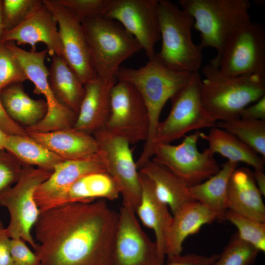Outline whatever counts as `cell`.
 <instances>
[{
    "label": "cell",
    "mask_w": 265,
    "mask_h": 265,
    "mask_svg": "<svg viewBox=\"0 0 265 265\" xmlns=\"http://www.w3.org/2000/svg\"><path fill=\"white\" fill-rule=\"evenodd\" d=\"M118 219L104 199L40 212L34 225L40 265H112Z\"/></svg>",
    "instance_id": "6da1fadb"
},
{
    "label": "cell",
    "mask_w": 265,
    "mask_h": 265,
    "mask_svg": "<svg viewBox=\"0 0 265 265\" xmlns=\"http://www.w3.org/2000/svg\"><path fill=\"white\" fill-rule=\"evenodd\" d=\"M192 73L168 68L159 61L156 54L148 58L146 64L139 68L120 66L117 71L116 79L129 82L136 88L148 111L149 135L136 162L138 168L153 157V139L163 106L168 100L188 83Z\"/></svg>",
    "instance_id": "7a4b0ae2"
},
{
    "label": "cell",
    "mask_w": 265,
    "mask_h": 265,
    "mask_svg": "<svg viewBox=\"0 0 265 265\" xmlns=\"http://www.w3.org/2000/svg\"><path fill=\"white\" fill-rule=\"evenodd\" d=\"M200 96L203 105L216 121L239 118L242 110L265 95V74L233 76L212 62L202 69Z\"/></svg>",
    "instance_id": "3957f363"
},
{
    "label": "cell",
    "mask_w": 265,
    "mask_h": 265,
    "mask_svg": "<svg viewBox=\"0 0 265 265\" xmlns=\"http://www.w3.org/2000/svg\"><path fill=\"white\" fill-rule=\"evenodd\" d=\"M158 15L162 41L160 50L156 53L158 59L174 71L198 72L203 49L192 40L193 17L168 0H159Z\"/></svg>",
    "instance_id": "277c9868"
},
{
    "label": "cell",
    "mask_w": 265,
    "mask_h": 265,
    "mask_svg": "<svg viewBox=\"0 0 265 265\" xmlns=\"http://www.w3.org/2000/svg\"><path fill=\"white\" fill-rule=\"evenodd\" d=\"M81 23L92 67L97 77L102 80L116 79L120 64L142 50L135 38L116 21L97 16Z\"/></svg>",
    "instance_id": "5b68a950"
},
{
    "label": "cell",
    "mask_w": 265,
    "mask_h": 265,
    "mask_svg": "<svg viewBox=\"0 0 265 265\" xmlns=\"http://www.w3.org/2000/svg\"><path fill=\"white\" fill-rule=\"evenodd\" d=\"M178 3L194 19V27L200 33L199 45L215 49L217 54L235 31L251 21L248 0H180Z\"/></svg>",
    "instance_id": "8992f818"
},
{
    "label": "cell",
    "mask_w": 265,
    "mask_h": 265,
    "mask_svg": "<svg viewBox=\"0 0 265 265\" xmlns=\"http://www.w3.org/2000/svg\"><path fill=\"white\" fill-rule=\"evenodd\" d=\"M52 173L40 168L23 165L16 183L0 193V205L7 209L10 216L8 225L6 227L8 236L10 238L23 239L35 250L38 243L31 231L40 211L34 199V193Z\"/></svg>",
    "instance_id": "52a82bcc"
},
{
    "label": "cell",
    "mask_w": 265,
    "mask_h": 265,
    "mask_svg": "<svg viewBox=\"0 0 265 265\" xmlns=\"http://www.w3.org/2000/svg\"><path fill=\"white\" fill-rule=\"evenodd\" d=\"M201 80L198 72L193 73L188 83L170 99L169 113L156 129L154 148L157 144H170L191 131L215 126L216 121L205 108L201 100Z\"/></svg>",
    "instance_id": "ba28073f"
},
{
    "label": "cell",
    "mask_w": 265,
    "mask_h": 265,
    "mask_svg": "<svg viewBox=\"0 0 265 265\" xmlns=\"http://www.w3.org/2000/svg\"><path fill=\"white\" fill-rule=\"evenodd\" d=\"M98 146V155L106 172L113 178L123 198V205L135 213L141 197V186L130 143L104 128L92 134Z\"/></svg>",
    "instance_id": "9c48e42d"
},
{
    "label": "cell",
    "mask_w": 265,
    "mask_h": 265,
    "mask_svg": "<svg viewBox=\"0 0 265 265\" xmlns=\"http://www.w3.org/2000/svg\"><path fill=\"white\" fill-rule=\"evenodd\" d=\"M212 62L223 73L233 76L265 74V28L250 21L227 40Z\"/></svg>",
    "instance_id": "30bf717a"
},
{
    "label": "cell",
    "mask_w": 265,
    "mask_h": 265,
    "mask_svg": "<svg viewBox=\"0 0 265 265\" xmlns=\"http://www.w3.org/2000/svg\"><path fill=\"white\" fill-rule=\"evenodd\" d=\"M200 133L197 131L185 136L177 145L156 144L151 159L168 168L189 186L202 183L217 173L220 168L214 155L207 148L202 152L198 150Z\"/></svg>",
    "instance_id": "8fae6325"
},
{
    "label": "cell",
    "mask_w": 265,
    "mask_h": 265,
    "mask_svg": "<svg viewBox=\"0 0 265 265\" xmlns=\"http://www.w3.org/2000/svg\"><path fill=\"white\" fill-rule=\"evenodd\" d=\"M104 129L130 144L147 140L149 132L147 108L138 91L130 83L117 80L112 87Z\"/></svg>",
    "instance_id": "7c38bea8"
},
{
    "label": "cell",
    "mask_w": 265,
    "mask_h": 265,
    "mask_svg": "<svg viewBox=\"0 0 265 265\" xmlns=\"http://www.w3.org/2000/svg\"><path fill=\"white\" fill-rule=\"evenodd\" d=\"M159 0H110L103 16L117 21L140 45L148 58L156 54L160 39L158 15Z\"/></svg>",
    "instance_id": "4fadbf2b"
},
{
    "label": "cell",
    "mask_w": 265,
    "mask_h": 265,
    "mask_svg": "<svg viewBox=\"0 0 265 265\" xmlns=\"http://www.w3.org/2000/svg\"><path fill=\"white\" fill-rule=\"evenodd\" d=\"M135 214L126 206L120 208L112 265H164L155 241L143 230Z\"/></svg>",
    "instance_id": "5bb4252c"
},
{
    "label": "cell",
    "mask_w": 265,
    "mask_h": 265,
    "mask_svg": "<svg viewBox=\"0 0 265 265\" xmlns=\"http://www.w3.org/2000/svg\"><path fill=\"white\" fill-rule=\"evenodd\" d=\"M41 1L52 12L56 21L63 58L85 85L97 76L91 64L81 22L57 0Z\"/></svg>",
    "instance_id": "9a60e30c"
},
{
    "label": "cell",
    "mask_w": 265,
    "mask_h": 265,
    "mask_svg": "<svg viewBox=\"0 0 265 265\" xmlns=\"http://www.w3.org/2000/svg\"><path fill=\"white\" fill-rule=\"evenodd\" d=\"M57 22L52 12L42 2L18 26L4 30L1 45L13 41L18 45H29L35 51V45L43 43L48 53L63 57V50L57 28Z\"/></svg>",
    "instance_id": "2e32d148"
},
{
    "label": "cell",
    "mask_w": 265,
    "mask_h": 265,
    "mask_svg": "<svg viewBox=\"0 0 265 265\" xmlns=\"http://www.w3.org/2000/svg\"><path fill=\"white\" fill-rule=\"evenodd\" d=\"M106 171L99 156L87 159L63 160L34 193L40 212L58 206L71 186L81 177L95 172Z\"/></svg>",
    "instance_id": "e0dca14e"
},
{
    "label": "cell",
    "mask_w": 265,
    "mask_h": 265,
    "mask_svg": "<svg viewBox=\"0 0 265 265\" xmlns=\"http://www.w3.org/2000/svg\"><path fill=\"white\" fill-rule=\"evenodd\" d=\"M26 132L30 137L64 160L87 159L98 156L93 135L74 127L49 132Z\"/></svg>",
    "instance_id": "ac0fdd59"
},
{
    "label": "cell",
    "mask_w": 265,
    "mask_h": 265,
    "mask_svg": "<svg viewBox=\"0 0 265 265\" xmlns=\"http://www.w3.org/2000/svg\"><path fill=\"white\" fill-rule=\"evenodd\" d=\"M216 220L219 221L216 214L195 200L173 213L166 238L167 258L181 254L183 242L188 236L198 233L203 225Z\"/></svg>",
    "instance_id": "d6986e66"
},
{
    "label": "cell",
    "mask_w": 265,
    "mask_h": 265,
    "mask_svg": "<svg viewBox=\"0 0 265 265\" xmlns=\"http://www.w3.org/2000/svg\"><path fill=\"white\" fill-rule=\"evenodd\" d=\"M116 81L96 77L84 85L85 93L74 128L92 134L105 128L109 113L111 91Z\"/></svg>",
    "instance_id": "ffe728a7"
},
{
    "label": "cell",
    "mask_w": 265,
    "mask_h": 265,
    "mask_svg": "<svg viewBox=\"0 0 265 265\" xmlns=\"http://www.w3.org/2000/svg\"><path fill=\"white\" fill-rule=\"evenodd\" d=\"M253 172L246 167L237 168L228 185L227 206L231 210L252 219L265 222V206Z\"/></svg>",
    "instance_id": "44dd1931"
},
{
    "label": "cell",
    "mask_w": 265,
    "mask_h": 265,
    "mask_svg": "<svg viewBox=\"0 0 265 265\" xmlns=\"http://www.w3.org/2000/svg\"><path fill=\"white\" fill-rule=\"evenodd\" d=\"M139 177L142 192L135 214L144 225L154 232L159 256L164 261L166 238L172 215L167 205L156 195L150 180L139 172Z\"/></svg>",
    "instance_id": "7402d4cb"
},
{
    "label": "cell",
    "mask_w": 265,
    "mask_h": 265,
    "mask_svg": "<svg viewBox=\"0 0 265 265\" xmlns=\"http://www.w3.org/2000/svg\"><path fill=\"white\" fill-rule=\"evenodd\" d=\"M138 171L150 180L156 195L170 208L172 214L194 200L188 192L189 186L165 166L151 159Z\"/></svg>",
    "instance_id": "603a6c76"
},
{
    "label": "cell",
    "mask_w": 265,
    "mask_h": 265,
    "mask_svg": "<svg viewBox=\"0 0 265 265\" xmlns=\"http://www.w3.org/2000/svg\"><path fill=\"white\" fill-rule=\"evenodd\" d=\"M0 99L10 117L21 126H26L25 129L38 123L47 112L46 101L31 98L22 83H12L3 88L0 92Z\"/></svg>",
    "instance_id": "cb8c5ba5"
},
{
    "label": "cell",
    "mask_w": 265,
    "mask_h": 265,
    "mask_svg": "<svg viewBox=\"0 0 265 265\" xmlns=\"http://www.w3.org/2000/svg\"><path fill=\"white\" fill-rule=\"evenodd\" d=\"M48 81L56 99L77 115L85 93L84 85L63 57L53 55Z\"/></svg>",
    "instance_id": "d4e9b609"
},
{
    "label": "cell",
    "mask_w": 265,
    "mask_h": 265,
    "mask_svg": "<svg viewBox=\"0 0 265 265\" xmlns=\"http://www.w3.org/2000/svg\"><path fill=\"white\" fill-rule=\"evenodd\" d=\"M238 165V163L228 160L215 174L201 183L188 187V192L192 199L214 212L219 221L225 220V213L228 210V185L232 173Z\"/></svg>",
    "instance_id": "484cf974"
},
{
    "label": "cell",
    "mask_w": 265,
    "mask_h": 265,
    "mask_svg": "<svg viewBox=\"0 0 265 265\" xmlns=\"http://www.w3.org/2000/svg\"><path fill=\"white\" fill-rule=\"evenodd\" d=\"M200 138L208 141L207 149L213 155L218 153L228 161L244 162L254 170H264L265 159L228 132L214 126L208 134L201 132Z\"/></svg>",
    "instance_id": "4316f807"
},
{
    "label": "cell",
    "mask_w": 265,
    "mask_h": 265,
    "mask_svg": "<svg viewBox=\"0 0 265 265\" xmlns=\"http://www.w3.org/2000/svg\"><path fill=\"white\" fill-rule=\"evenodd\" d=\"M120 194L117 184L107 172H95L76 181L58 206L70 203L91 202L97 199L113 201Z\"/></svg>",
    "instance_id": "83f0119b"
},
{
    "label": "cell",
    "mask_w": 265,
    "mask_h": 265,
    "mask_svg": "<svg viewBox=\"0 0 265 265\" xmlns=\"http://www.w3.org/2000/svg\"><path fill=\"white\" fill-rule=\"evenodd\" d=\"M3 45L15 56L27 79L33 83L34 93L43 95L47 103H53L55 97L49 85V69L45 63L47 49L39 52L27 51L13 41L7 42Z\"/></svg>",
    "instance_id": "f1b7e54d"
},
{
    "label": "cell",
    "mask_w": 265,
    "mask_h": 265,
    "mask_svg": "<svg viewBox=\"0 0 265 265\" xmlns=\"http://www.w3.org/2000/svg\"><path fill=\"white\" fill-rule=\"evenodd\" d=\"M4 149L15 157L23 165L52 172L57 165L64 160L28 134L8 135Z\"/></svg>",
    "instance_id": "f546056e"
},
{
    "label": "cell",
    "mask_w": 265,
    "mask_h": 265,
    "mask_svg": "<svg viewBox=\"0 0 265 265\" xmlns=\"http://www.w3.org/2000/svg\"><path fill=\"white\" fill-rule=\"evenodd\" d=\"M215 127L234 135L265 159V120L238 118L219 121Z\"/></svg>",
    "instance_id": "4dcf8cb0"
},
{
    "label": "cell",
    "mask_w": 265,
    "mask_h": 265,
    "mask_svg": "<svg viewBox=\"0 0 265 265\" xmlns=\"http://www.w3.org/2000/svg\"><path fill=\"white\" fill-rule=\"evenodd\" d=\"M260 252L235 233L217 258L210 265H253Z\"/></svg>",
    "instance_id": "1f68e13d"
},
{
    "label": "cell",
    "mask_w": 265,
    "mask_h": 265,
    "mask_svg": "<svg viewBox=\"0 0 265 265\" xmlns=\"http://www.w3.org/2000/svg\"><path fill=\"white\" fill-rule=\"evenodd\" d=\"M225 220L233 224L238 229V237L251 244L260 252H265V222L258 221L228 210Z\"/></svg>",
    "instance_id": "d6a6232c"
},
{
    "label": "cell",
    "mask_w": 265,
    "mask_h": 265,
    "mask_svg": "<svg viewBox=\"0 0 265 265\" xmlns=\"http://www.w3.org/2000/svg\"><path fill=\"white\" fill-rule=\"evenodd\" d=\"M41 3L40 0H2L4 30H10L18 26Z\"/></svg>",
    "instance_id": "836d02e7"
},
{
    "label": "cell",
    "mask_w": 265,
    "mask_h": 265,
    "mask_svg": "<svg viewBox=\"0 0 265 265\" xmlns=\"http://www.w3.org/2000/svg\"><path fill=\"white\" fill-rule=\"evenodd\" d=\"M28 80L21 64L4 45L0 46V92L8 85Z\"/></svg>",
    "instance_id": "e575fe53"
},
{
    "label": "cell",
    "mask_w": 265,
    "mask_h": 265,
    "mask_svg": "<svg viewBox=\"0 0 265 265\" xmlns=\"http://www.w3.org/2000/svg\"><path fill=\"white\" fill-rule=\"evenodd\" d=\"M80 22L86 18L103 16L110 0H57Z\"/></svg>",
    "instance_id": "d590c367"
},
{
    "label": "cell",
    "mask_w": 265,
    "mask_h": 265,
    "mask_svg": "<svg viewBox=\"0 0 265 265\" xmlns=\"http://www.w3.org/2000/svg\"><path fill=\"white\" fill-rule=\"evenodd\" d=\"M23 165L12 154L0 150V193L15 184L19 179Z\"/></svg>",
    "instance_id": "8d00e7d4"
},
{
    "label": "cell",
    "mask_w": 265,
    "mask_h": 265,
    "mask_svg": "<svg viewBox=\"0 0 265 265\" xmlns=\"http://www.w3.org/2000/svg\"><path fill=\"white\" fill-rule=\"evenodd\" d=\"M9 251L13 265H40L38 256L21 238H11Z\"/></svg>",
    "instance_id": "74e56055"
},
{
    "label": "cell",
    "mask_w": 265,
    "mask_h": 265,
    "mask_svg": "<svg viewBox=\"0 0 265 265\" xmlns=\"http://www.w3.org/2000/svg\"><path fill=\"white\" fill-rule=\"evenodd\" d=\"M219 254H214L210 256L195 253L180 254L167 258L166 265H210L218 257Z\"/></svg>",
    "instance_id": "f35d334b"
},
{
    "label": "cell",
    "mask_w": 265,
    "mask_h": 265,
    "mask_svg": "<svg viewBox=\"0 0 265 265\" xmlns=\"http://www.w3.org/2000/svg\"><path fill=\"white\" fill-rule=\"evenodd\" d=\"M0 129L9 135H26L25 128L13 121L4 108L0 99Z\"/></svg>",
    "instance_id": "ab89813d"
},
{
    "label": "cell",
    "mask_w": 265,
    "mask_h": 265,
    "mask_svg": "<svg viewBox=\"0 0 265 265\" xmlns=\"http://www.w3.org/2000/svg\"><path fill=\"white\" fill-rule=\"evenodd\" d=\"M240 112L239 118L249 120H265V95Z\"/></svg>",
    "instance_id": "60d3db41"
},
{
    "label": "cell",
    "mask_w": 265,
    "mask_h": 265,
    "mask_svg": "<svg viewBox=\"0 0 265 265\" xmlns=\"http://www.w3.org/2000/svg\"><path fill=\"white\" fill-rule=\"evenodd\" d=\"M11 238L0 220V265H13L9 251Z\"/></svg>",
    "instance_id": "b9f144b4"
},
{
    "label": "cell",
    "mask_w": 265,
    "mask_h": 265,
    "mask_svg": "<svg viewBox=\"0 0 265 265\" xmlns=\"http://www.w3.org/2000/svg\"><path fill=\"white\" fill-rule=\"evenodd\" d=\"M253 177L257 186L262 196H265V174L264 170H254L253 172Z\"/></svg>",
    "instance_id": "7bdbcfd3"
},
{
    "label": "cell",
    "mask_w": 265,
    "mask_h": 265,
    "mask_svg": "<svg viewBox=\"0 0 265 265\" xmlns=\"http://www.w3.org/2000/svg\"><path fill=\"white\" fill-rule=\"evenodd\" d=\"M8 135L0 129V150L4 149V146Z\"/></svg>",
    "instance_id": "ee69618b"
},
{
    "label": "cell",
    "mask_w": 265,
    "mask_h": 265,
    "mask_svg": "<svg viewBox=\"0 0 265 265\" xmlns=\"http://www.w3.org/2000/svg\"><path fill=\"white\" fill-rule=\"evenodd\" d=\"M3 30L4 27L2 15V0H0V46L1 45V39Z\"/></svg>",
    "instance_id": "f6af8a7d"
}]
</instances>
